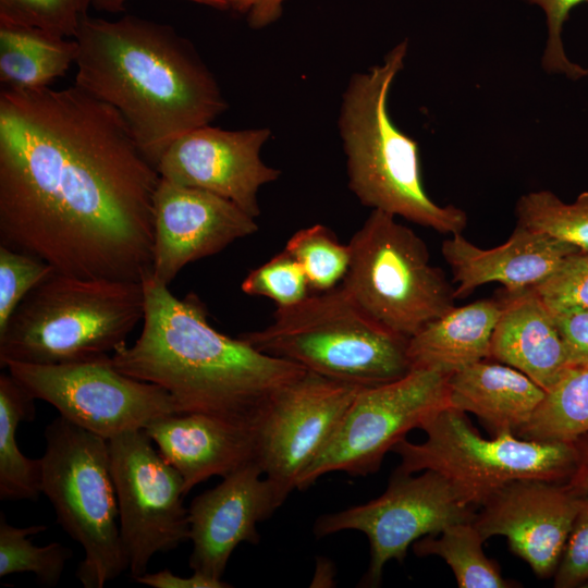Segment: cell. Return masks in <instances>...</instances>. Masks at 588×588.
I'll use <instances>...</instances> for the list:
<instances>
[{
    "mask_svg": "<svg viewBox=\"0 0 588 588\" xmlns=\"http://www.w3.org/2000/svg\"><path fill=\"white\" fill-rule=\"evenodd\" d=\"M159 180L119 111L76 85L1 89V245L58 273L142 282Z\"/></svg>",
    "mask_w": 588,
    "mask_h": 588,
    "instance_id": "1",
    "label": "cell"
},
{
    "mask_svg": "<svg viewBox=\"0 0 588 588\" xmlns=\"http://www.w3.org/2000/svg\"><path fill=\"white\" fill-rule=\"evenodd\" d=\"M74 38V85L119 111L155 167L176 138L210 125L228 107L193 45L168 24L87 14Z\"/></svg>",
    "mask_w": 588,
    "mask_h": 588,
    "instance_id": "2",
    "label": "cell"
},
{
    "mask_svg": "<svg viewBox=\"0 0 588 588\" xmlns=\"http://www.w3.org/2000/svg\"><path fill=\"white\" fill-rule=\"evenodd\" d=\"M143 329L111 355L114 367L155 383L180 413H201L252 426L266 402L307 370L218 332L195 294L182 299L148 274L143 281Z\"/></svg>",
    "mask_w": 588,
    "mask_h": 588,
    "instance_id": "3",
    "label": "cell"
},
{
    "mask_svg": "<svg viewBox=\"0 0 588 588\" xmlns=\"http://www.w3.org/2000/svg\"><path fill=\"white\" fill-rule=\"evenodd\" d=\"M408 50L405 39L381 64L354 74L343 94L339 130L346 156L348 186L359 201L441 234L462 233L467 215L440 206L422 183L416 140L392 122L387 99Z\"/></svg>",
    "mask_w": 588,
    "mask_h": 588,
    "instance_id": "4",
    "label": "cell"
},
{
    "mask_svg": "<svg viewBox=\"0 0 588 588\" xmlns=\"http://www.w3.org/2000/svg\"><path fill=\"white\" fill-rule=\"evenodd\" d=\"M142 282L53 273L0 333V366L65 364L111 355L143 320Z\"/></svg>",
    "mask_w": 588,
    "mask_h": 588,
    "instance_id": "5",
    "label": "cell"
},
{
    "mask_svg": "<svg viewBox=\"0 0 588 588\" xmlns=\"http://www.w3.org/2000/svg\"><path fill=\"white\" fill-rule=\"evenodd\" d=\"M240 336L262 353L360 388L411 370L408 339L367 314L342 285L277 308L270 324Z\"/></svg>",
    "mask_w": 588,
    "mask_h": 588,
    "instance_id": "6",
    "label": "cell"
},
{
    "mask_svg": "<svg viewBox=\"0 0 588 588\" xmlns=\"http://www.w3.org/2000/svg\"><path fill=\"white\" fill-rule=\"evenodd\" d=\"M41 492L58 523L84 550L76 577L102 588L128 569L108 440L59 416L45 430Z\"/></svg>",
    "mask_w": 588,
    "mask_h": 588,
    "instance_id": "7",
    "label": "cell"
},
{
    "mask_svg": "<svg viewBox=\"0 0 588 588\" xmlns=\"http://www.w3.org/2000/svg\"><path fill=\"white\" fill-rule=\"evenodd\" d=\"M421 429V443L402 439L391 450L401 458L395 470H433L466 506L480 507L504 486L522 479L565 483L577 458L574 442H542L504 433L482 438L466 413L448 407Z\"/></svg>",
    "mask_w": 588,
    "mask_h": 588,
    "instance_id": "8",
    "label": "cell"
},
{
    "mask_svg": "<svg viewBox=\"0 0 588 588\" xmlns=\"http://www.w3.org/2000/svg\"><path fill=\"white\" fill-rule=\"evenodd\" d=\"M341 285L381 324L407 339L453 308L454 287L426 243L396 217L372 210L350 243Z\"/></svg>",
    "mask_w": 588,
    "mask_h": 588,
    "instance_id": "9",
    "label": "cell"
},
{
    "mask_svg": "<svg viewBox=\"0 0 588 588\" xmlns=\"http://www.w3.org/2000/svg\"><path fill=\"white\" fill-rule=\"evenodd\" d=\"M450 376L411 369L394 381L362 388L320 455L301 477L297 489L310 487L331 471L352 476L376 473L384 455L444 408L452 407Z\"/></svg>",
    "mask_w": 588,
    "mask_h": 588,
    "instance_id": "10",
    "label": "cell"
},
{
    "mask_svg": "<svg viewBox=\"0 0 588 588\" xmlns=\"http://www.w3.org/2000/svg\"><path fill=\"white\" fill-rule=\"evenodd\" d=\"M5 368L35 399L106 440L180 413L169 392L121 372L111 355L54 365L10 363Z\"/></svg>",
    "mask_w": 588,
    "mask_h": 588,
    "instance_id": "11",
    "label": "cell"
},
{
    "mask_svg": "<svg viewBox=\"0 0 588 588\" xmlns=\"http://www.w3.org/2000/svg\"><path fill=\"white\" fill-rule=\"evenodd\" d=\"M152 444L145 429L108 440L121 538L134 578L146 573L155 554L189 540L183 478Z\"/></svg>",
    "mask_w": 588,
    "mask_h": 588,
    "instance_id": "12",
    "label": "cell"
},
{
    "mask_svg": "<svg viewBox=\"0 0 588 588\" xmlns=\"http://www.w3.org/2000/svg\"><path fill=\"white\" fill-rule=\"evenodd\" d=\"M475 509L464 505L450 483L433 470L420 475L394 470L378 498L317 518L314 534L322 538L343 530L364 532L370 561L364 586L381 583L387 562H402L407 549L425 536H434L453 524L473 522Z\"/></svg>",
    "mask_w": 588,
    "mask_h": 588,
    "instance_id": "13",
    "label": "cell"
},
{
    "mask_svg": "<svg viewBox=\"0 0 588 588\" xmlns=\"http://www.w3.org/2000/svg\"><path fill=\"white\" fill-rule=\"evenodd\" d=\"M360 389L307 370L261 407L250 426L254 462L285 495L297 489Z\"/></svg>",
    "mask_w": 588,
    "mask_h": 588,
    "instance_id": "14",
    "label": "cell"
},
{
    "mask_svg": "<svg viewBox=\"0 0 588 588\" xmlns=\"http://www.w3.org/2000/svg\"><path fill=\"white\" fill-rule=\"evenodd\" d=\"M269 137L265 127L226 131L201 126L176 138L156 169L164 180L217 194L257 218L260 187L281 174L260 158Z\"/></svg>",
    "mask_w": 588,
    "mask_h": 588,
    "instance_id": "15",
    "label": "cell"
},
{
    "mask_svg": "<svg viewBox=\"0 0 588 588\" xmlns=\"http://www.w3.org/2000/svg\"><path fill=\"white\" fill-rule=\"evenodd\" d=\"M255 219L217 194L160 177L154 196L152 278L169 285L186 265L257 232Z\"/></svg>",
    "mask_w": 588,
    "mask_h": 588,
    "instance_id": "16",
    "label": "cell"
},
{
    "mask_svg": "<svg viewBox=\"0 0 588 588\" xmlns=\"http://www.w3.org/2000/svg\"><path fill=\"white\" fill-rule=\"evenodd\" d=\"M578 505L579 498L565 483L522 479L495 492L473 523L485 541L504 536L511 551L547 578L556 571Z\"/></svg>",
    "mask_w": 588,
    "mask_h": 588,
    "instance_id": "17",
    "label": "cell"
},
{
    "mask_svg": "<svg viewBox=\"0 0 588 588\" xmlns=\"http://www.w3.org/2000/svg\"><path fill=\"white\" fill-rule=\"evenodd\" d=\"M287 495L255 463L224 477L193 499L188 507V565L193 572L222 579L228 561L242 542H259L257 524L269 518Z\"/></svg>",
    "mask_w": 588,
    "mask_h": 588,
    "instance_id": "18",
    "label": "cell"
},
{
    "mask_svg": "<svg viewBox=\"0 0 588 588\" xmlns=\"http://www.w3.org/2000/svg\"><path fill=\"white\" fill-rule=\"evenodd\" d=\"M575 246L520 224L503 244L480 248L462 233L443 241L441 254L450 266L455 298H465L477 287L498 282L506 291L534 287L548 278Z\"/></svg>",
    "mask_w": 588,
    "mask_h": 588,
    "instance_id": "19",
    "label": "cell"
},
{
    "mask_svg": "<svg viewBox=\"0 0 588 588\" xmlns=\"http://www.w3.org/2000/svg\"><path fill=\"white\" fill-rule=\"evenodd\" d=\"M145 430L182 476L186 494L210 477L224 478L255 458L250 426L216 416L177 413L151 422Z\"/></svg>",
    "mask_w": 588,
    "mask_h": 588,
    "instance_id": "20",
    "label": "cell"
},
{
    "mask_svg": "<svg viewBox=\"0 0 588 588\" xmlns=\"http://www.w3.org/2000/svg\"><path fill=\"white\" fill-rule=\"evenodd\" d=\"M490 345V358L529 377L544 391L568 365L565 344L552 313L532 287L506 291Z\"/></svg>",
    "mask_w": 588,
    "mask_h": 588,
    "instance_id": "21",
    "label": "cell"
},
{
    "mask_svg": "<svg viewBox=\"0 0 588 588\" xmlns=\"http://www.w3.org/2000/svg\"><path fill=\"white\" fill-rule=\"evenodd\" d=\"M449 389L451 406L476 415L492 437L516 436L544 395L522 371L486 359L451 375Z\"/></svg>",
    "mask_w": 588,
    "mask_h": 588,
    "instance_id": "22",
    "label": "cell"
},
{
    "mask_svg": "<svg viewBox=\"0 0 588 588\" xmlns=\"http://www.w3.org/2000/svg\"><path fill=\"white\" fill-rule=\"evenodd\" d=\"M502 311L500 299L453 307L408 339L411 369L453 375L490 358L491 338Z\"/></svg>",
    "mask_w": 588,
    "mask_h": 588,
    "instance_id": "23",
    "label": "cell"
},
{
    "mask_svg": "<svg viewBox=\"0 0 588 588\" xmlns=\"http://www.w3.org/2000/svg\"><path fill=\"white\" fill-rule=\"evenodd\" d=\"M75 38L36 27L0 23V82L5 88L34 90L65 75L76 61Z\"/></svg>",
    "mask_w": 588,
    "mask_h": 588,
    "instance_id": "24",
    "label": "cell"
},
{
    "mask_svg": "<svg viewBox=\"0 0 588 588\" xmlns=\"http://www.w3.org/2000/svg\"><path fill=\"white\" fill-rule=\"evenodd\" d=\"M36 399L8 373L0 375V499L36 500L41 492L40 458H28L19 449L20 422L35 416Z\"/></svg>",
    "mask_w": 588,
    "mask_h": 588,
    "instance_id": "25",
    "label": "cell"
},
{
    "mask_svg": "<svg viewBox=\"0 0 588 588\" xmlns=\"http://www.w3.org/2000/svg\"><path fill=\"white\" fill-rule=\"evenodd\" d=\"M588 433V365L568 366L547 391L516 437L542 442H574Z\"/></svg>",
    "mask_w": 588,
    "mask_h": 588,
    "instance_id": "26",
    "label": "cell"
},
{
    "mask_svg": "<svg viewBox=\"0 0 588 588\" xmlns=\"http://www.w3.org/2000/svg\"><path fill=\"white\" fill-rule=\"evenodd\" d=\"M482 539L473 522L453 524L434 536H425L413 543L418 556L438 555L452 569L460 588H512L503 578L499 564L482 550Z\"/></svg>",
    "mask_w": 588,
    "mask_h": 588,
    "instance_id": "27",
    "label": "cell"
},
{
    "mask_svg": "<svg viewBox=\"0 0 588 588\" xmlns=\"http://www.w3.org/2000/svg\"><path fill=\"white\" fill-rule=\"evenodd\" d=\"M47 529L45 525L15 527L0 515V577L33 573L40 585L54 587L72 556V551L59 542L35 546L30 536Z\"/></svg>",
    "mask_w": 588,
    "mask_h": 588,
    "instance_id": "28",
    "label": "cell"
},
{
    "mask_svg": "<svg viewBox=\"0 0 588 588\" xmlns=\"http://www.w3.org/2000/svg\"><path fill=\"white\" fill-rule=\"evenodd\" d=\"M517 224L588 253V192L566 204L550 191L529 192L516 204Z\"/></svg>",
    "mask_w": 588,
    "mask_h": 588,
    "instance_id": "29",
    "label": "cell"
},
{
    "mask_svg": "<svg viewBox=\"0 0 588 588\" xmlns=\"http://www.w3.org/2000/svg\"><path fill=\"white\" fill-rule=\"evenodd\" d=\"M284 249L302 266L309 287L316 292H326L342 283L351 262L350 245L340 243L322 224L298 230Z\"/></svg>",
    "mask_w": 588,
    "mask_h": 588,
    "instance_id": "30",
    "label": "cell"
},
{
    "mask_svg": "<svg viewBox=\"0 0 588 588\" xmlns=\"http://www.w3.org/2000/svg\"><path fill=\"white\" fill-rule=\"evenodd\" d=\"M91 0H0V23L74 38Z\"/></svg>",
    "mask_w": 588,
    "mask_h": 588,
    "instance_id": "31",
    "label": "cell"
},
{
    "mask_svg": "<svg viewBox=\"0 0 588 588\" xmlns=\"http://www.w3.org/2000/svg\"><path fill=\"white\" fill-rule=\"evenodd\" d=\"M241 289L247 295L267 297L278 308H285L305 299L310 287L302 266L283 249L250 270Z\"/></svg>",
    "mask_w": 588,
    "mask_h": 588,
    "instance_id": "32",
    "label": "cell"
},
{
    "mask_svg": "<svg viewBox=\"0 0 588 588\" xmlns=\"http://www.w3.org/2000/svg\"><path fill=\"white\" fill-rule=\"evenodd\" d=\"M56 272L45 260L0 244V333L29 292Z\"/></svg>",
    "mask_w": 588,
    "mask_h": 588,
    "instance_id": "33",
    "label": "cell"
},
{
    "mask_svg": "<svg viewBox=\"0 0 588 588\" xmlns=\"http://www.w3.org/2000/svg\"><path fill=\"white\" fill-rule=\"evenodd\" d=\"M532 289L551 313L588 311V253L567 255Z\"/></svg>",
    "mask_w": 588,
    "mask_h": 588,
    "instance_id": "34",
    "label": "cell"
},
{
    "mask_svg": "<svg viewBox=\"0 0 588 588\" xmlns=\"http://www.w3.org/2000/svg\"><path fill=\"white\" fill-rule=\"evenodd\" d=\"M540 8L546 17L547 44L542 57V66L549 73H561L572 79L588 75V69L568 60L563 42V25L573 8L588 0H522Z\"/></svg>",
    "mask_w": 588,
    "mask_h": 588,
    "instance_id": "35",
    "label": "cell"
},
{
    "mask_svg": "<svg viewBox=\"0 0 588 588\" xmlns=\"http://www.w3.org/2000/svg\"><path fill=\"white\" fill-rule=\"evenodd\" d=\"M553 576L556 588L584 587L588 583V497L579 498L577 514Z\"/></svg>",
    "mask_w": 588,
    "mask_h": 588,
    "instance_id": "36",
    "label": "cell"
},
{
    "mask_svg": "<svg viewBox=\"0 0 588 588\" xmlns=\"http://www.w3.org/2000/svg\"><path fill=\"white\" fill-rule=\"evenodd\" d=\"M569 366L588 365V311L552 313Z\"/></svg>",
    "mask_w": 588,
    "mask_h": 588,
    "instance_id": "37",
    "label": "cell"
},
{
    "mask_svg": "<svg viewBox=\"0 0 588 588\" xmlns=\"http://www.w3.org/2000/svg\"><path fill=\"white\" fill-rule=\"evenodd\" d=\"M138 584L152 588H228L230 584L222 579H213L200 573L193 572V575L183 577L172 573L170 569H162L156 573H145L134 578Z\"/></svg>",
    "mask_w": 588,
    "mask_h": 588,
    "instance_id": "38",
    "label": "cell"
},
{
    "mask_svg": "<svg viewBox=\"0 0 588 588\" xmlns=\"http://www.w3.org/2000/svg\"><path fill=\"white\" fill-rule=\"evenodd\" d=\"M285 0H230V9L246 16L248 25L254 29L264 28L282 14Z\"/></svg>",
    "mask_w": 588,
    "mask_h": 588,
    "instance_id": "39",
    "label": "cell"
},
{
    "mask_svg": "<svg viewBox=\"0 0 588 588\" xmlns=\"http://www.w3.org/2000/svg\"><path fill=\"white\" fill-rule=\"evenodd\" d=\"M577 458L575 468L565 482L566 488L576 497H588V433L574 441Z\"/></svg>",
    "mask_w": 588,
    "mask_h": 588,
    "instance_id": "40",
    "label": "cell"
},
{
    "mask_svg": "<svg viewBox=\"0 0 588 588\" xmlns=\"http://www.w3.org/2000/svg\"><path fill=\"white\" fill-rule=\"evenodd\" d=\"M127 0H91V7L98 11L119 13L125 11ZM218 10L230 9V0H186Z\"/></svg>",
    "mask_w": 588,
    "mask_h": 588,
    "instance_id": "41",
    "label": "cell"
},
{
    "mask_svg": "<svg viewBox=\"0 0 588 588\" xmlns=\"http://www.w3.org/2000/svg\"><path fill=\"white\" fill-rule=\"evenodd\" d=\"M584 588H588V583L584 586Z\"/></svg>",
    "mask_w": 588,
    "mask_h": 588,
    "instance_id": "42",
    "label": "cell"
}]
</instances>
